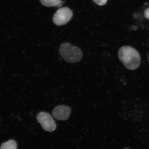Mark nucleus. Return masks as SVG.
Returning <instances> with one entry per match:
<instances>
[{
    "label": "nucleus",
    "instance_id": "1",
    "mask_svg": "<svg viewBox=\"0 0 149 149\" xmlns=\"http://www.w3.org/2000/svg\"><path fill=\"white\" fill-rule=\"evenodd\" d=\"M118 55L121 62L128 70H136L141 64V59L139 53L131 47H122L118 50Z\"/></svg>",
    "mask_w": 149,
    "mask_h": 149
},
{
    "label": "nucleus",
    "instance_id": "2",
    "mask_svg": "<svg viewBox=\"0 0 149 149\" xmlns=\"http://www.w3.org/2000/svg\"><path fill=\"white\" fill-rule=\"evenodd\" d=\"M59 51L61 57L68 63H77L82 58L83 52L81 49L68 43L61 44L59 48Z\"/></svg>",
    "mask_w": 149,
    "mask_h": 149
},
{
    "label": "nucleus",
    "instance_id": "3",
    "mask_svg": "<svg viewBox=\"0 0 149 149\" xmlns=\"http://www.w3.org/2000/svg\"><path fill=\"white\" fill-rule=\"evenodd\" d=\"M73 13L67 7L59 8L54 15L53 18V23L58 26L64 25L71 19Z\"/></svg>",
    "mask_w": 149,
    "mask_h": 149
},
{
    "label": "nucleus",
    "instance_id": "4",
    "mask_svg": "<svg viewBox=\"0 0 149 149\" xmlns=\"http://www.w3.org/2000/svg\"><path fill=\"white\" fill-rule=\"evenodd\" d=\"M37 119L42 128L46 131L52 132L56 129V125L53 117L49 113L42 111L37 115Z\"/></svg>",
    "mask_w": 149,
    "mask_h": 149
},
{
    "label": "nucleus",
    "instance_id": "5",
    "mask_svg": "<svg viewBox=\"0 0 149 149\" xmlns=\"http://www.w3.org/2000/svg\"><path fill=\"white\" fill-rule=\"evenodd\" d=\"M71 112V109L68 106L58 105L52 111V114L57 120H65L69 118Z\"/></svg>",
    "mask_w": 149,
    "mask_h": 149
},
{
    "label": "nucleus",
    "instance_id": "6",
    "mask_svg": "<svg viewBox=\"0 0 149 149\" xmlns=\"http://www.w3.org/2000/svg\"><path fill=\"white\" fill-rule=\"evenodd\" d=\"M41 4L47 7H59L61 6V0H40Z\"/></svg>",
    "mask_w": 149,
    "mask_h": 149
},
{
    "label": "nucleus",
    "instance_id": "7",
    "mask_svg": "<svg viewBox=\"0 0 149 149\" xmlns=\"http://www.w3.org/2000/svg\"><path fill=\"white\" fill-rule=\"evenodd\" d=\"M0 149H17V144L14 140H9L1 144Z\"/></svg>",
    "mask_w": 149,
    "mask_h": 149
},
{
    "label": "nucleus",
    "instance_id": "8",
    "mask_svg": "<svg viewBox=\"0 0 149 149\" xmlns=\"http://www.w3.org/2000/svg\"><path fill=\"white\" fill-rule=\"evenodd\" d=\"M94 2L99 6H102L105 5L107 0H93Z\"/></svg>",
    "mask_w": 149,
    "mask_h": 149
},
{
    "label": "nucleus",
    "instance_id": "9",
    "mask_svg": "<svg viewBox=\"0 0 149 149\" xmlns=\"http://www.w3.org/2000/svg\"><path fill=\"white\" fill-rule=\"evenodd\" d=\"M144 16L145 17L149 19V8L147 9L145 11Z\"/></svg>",
    "mask_w": 149,
    "mask_h": 149
},
{
    "label": "nucleus",
    "instance_id": "10",
    "mask_svg": "<svg viewBox=\"0 0 149 149\" xmlns=\"http://www.w3.org/2000/svg\"><path fill=\"white\" fill-rule=\"evenodd\" d=\"M124 149H130L128 148H125Z\"/></svg>",
    "mask_w": 149,
    "mask_h": 149
},
{
    "label": "nucleus",
    "instance_id": "11",
    "mask_svg": "<svg viewBox=\"0 0 149 149\" xmlns=\"http://www.w3.org/2000/svg\"><path fill=\"white\" fill-rule=\"evenodd\" d=\"M148 59H149V57H148Z\"/></svg>",
    "mask_w": 149,
    "mask_h": 149
}]
</instances>
